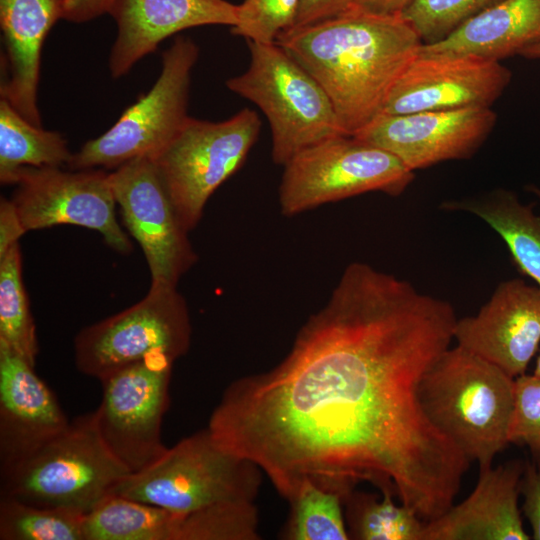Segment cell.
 Returning <instances> with one entry per match:
<instances>
[{
    "instance_id": "9",
    "label": "cell",
    "mask_w": 540,
    "mask_h": 540,
    "mask_svg": "<svg viewBox=\"0 0 540 540\" xmlns=\"http://www.w3.org/2000/svg\"><path fill=\"white\" fill-rule=\"evenodd\" d=\"M191 333L188 305L177 286L151 283L140 301L76 334L75 365L101 381L153 354L175 361L188 352Z\"/></svg>"
},
{
    "instance_id": "6",
    "label": "cell",
    "mask_w": 540,
    "mask_h": 540,
    "mask_svg": "<svg viewBox=\"0 0 540 540\" xmlns=\"http://www.w3.org/2000/svg\"><path fill=\"white\" fill-rule=\"evenodd\" d=\"M247 44L250 64L226 86L266 116L275 164L284 166L302 150L346 135L325 90L290 54L277 43Z\"/></svg>"
},
{
    "instance_id": "8",
    "label": "cell",
    "mask_w": 540,
    "mask_h": 540,
    "mask_svg": "<svg viewBox=\"0 0 540 540\" xmlns=\"http://www.w3.org/2000/svg\"><path fill=\"white\" fill-rule=\"evenodd\" d=\"M283 167L279 205L284 216L366 192L398 196L414 179L393 154L348 135L306 148Z\"/></svg>"
},
{
    "instance_id": "10",
    "label": "cell",
    "mask_w": 540,
    "mask_h": 540,
    "mask_svg": "<svg viewBox=\"0 0 540 540\" xmlns=\"http://www.w3.org/2000/svg\"><path fill=\"white\" fill-rule=\"evenodd\" d=\"M260 129L257 112L249 108L220 122L189 117L153 160L186 231L197 226L210 196L243 165Z\"/></svg>"
},
{
    "instance_id": "17",
    "label": "cell",
    "mask_w": 540,
    "mask_h": 540,
    "mask_svg": "<svg viewBox=\"0 0 540 540\" xmlns=\"http://www.w3.org/2000/svg\"><path fill=\"white\" fill-rule=\"evenodd\" d=\"M238 7L226 0H110L117 36L109 56L113 78L126 75L168 37L204 25L237 23Z\"/></svg>"
},
{
    "instance_id": "15",
    "label": "cell",
    "mask_w": 540,
    "mask_h": 540,
    "mask_svg": "<svg viewBox=\"0 0 540 540\" xmlns=\"http://www.w3.org/2000/svg\"><path fill=\"white\" fill-rule=\"evenodd\" d=\"M496 119L491 107L379 114L353 136L390 152L414 172L471 157Z\"/></svg>"
},
{
    "instance_id": "5",
    "label": "cell",
    "mask_w": 540,
    "mask_h": 540,
    "mask_svg": "<svg viewBox=\"0 0 540 540\" xmlns=\"http://www.w3.org/2000/svg\"><path fill=\"white\" fill-rule=\"evenodd\" d=\"M263 472L220 447L208 428L181 439L110 493L187 515L219 504H255Z\"/></svg>"
},
{
    "instance_id": "12",
    "label": "cell",
    "mask_w": 540,
    "mask_h": 540,
    "mask_svg": "<svg viewBox=\"0 0 540 540\" xmlns=\"http://www.w3.org/2000/svg\"><path fill=\"white\" fill-rule=\"evenodd\" d=\"M11 198L26 231L75 225L100 233L120 254L133 250L117 222L110 173L102 169L63 170L62 167H22L12 181Z\"/></svg>"
},
{
    "instance_id": "31",
    "label": "cell",
    "mask_w": 540,
    "mask_h": 540,
    "mask_svg": "<svg viewBox=\"0 0 540 540\" xmlns=\"http://www.w3.org/2000/svg\"><path fill=\"white\" fill-rule=\"evenodd\" d=\"M299 5L300 0H243L237 5V23L230 31L247 41L275 43L280 34L294 27Z\"/></svg>"
},
{
    "instance_id": "23",
    "label": "cell",
    "mask_w": 540,
    "mask_h": 540,
    "mask_svg": "<svg viewBox=\"0 0 540 540\" xmlns=\"http://www.w3.org/2000/svg\"><path fill=\"white\" fill-rule=\"evenodd\" d=\"M182 517L110 493L84 515V540H175Z\"/></svg>"
},
{
    "instance_id": "27",
    "label": "cell",
    "mask_w": 540,
    "mask_h": 540,
    "mask_svg": "<svg viewBox=\"0 0 540 540\" xmlns=\"http://www.w3.org/2000/svg\"><path fill=\"white\" fill-rule=\"evenodd\" d=\"M84 515L0 497V539L84 540Z\"/></svg>"
},
{
    "instance_id": "40",
    "label": "cell",
    "mask_w": 540,
    "mask_h": 540,
    "mask_svg": "<svg viewBox=\"0 0 540 540\" xmlns=\"http://www.w3.org/2000/svg\"><path fill=\"white\" fill-rule=\"evenodd\" d=\"M534 375L536 376H540V354L537 358V361H536V365H535V369H534Z\"/></svg>"
},
{
    "instance_id": "14",
    "label": "cell",
    "mask_w": 540,
    "mask_h": 540,
    "mask_svg": "<svg viewBox=\"0 0 540 540\" xmlns=\"http://www.w3.org/2000/svg\"><path fill=\"white\" fill-rule=\"evenodd\" d=\"M511 78L500 61L419 51L393 85L380 114L491 107Z\"/></svg>"
},
{
    "instance_id": "37",
    "label": "cell",
    "mask_w": 540,
    "mask_h": 540,
    "mask_svg": "<svg viewBox=\"0 0 540 540\" xmlns=\"http://www.w3.org/2000/svg\"><path fill=\"white\" fill-rule=\"evenodd\" d=\"M414 0H353V8L385 16L402 15Z\"/></svg>"
},
{
    "instance_id": "35",
    "label": "cell",
    "mask_w": 540,
    "mask_h": 540,
    "mask_svg": "<svg viewBox=\"0 0 540 540\" xmlns=\"http://www.w3.org/2000/svg\"><path fill=\"white\" fill-rule=\"evenodd\" d=\"M27 232L11 199L0 200V256Z\"/></svg>"
},
{
    "instance_id": "32",
    "label": "cell",
    "mask_w": 540,
    "mask_h": 540,
    "mask_svg": "<svg viewBox=\"0 0 540 540\" xmlns=\"http://www.w3.org/2000/svg\"><path fill=\"white\" fill-rule=\"evenodd\" d=\"M509 442L527 445L540 458V376L523 374L514 381Z\"/></svg>"
},
{
    "instance_id": "29",
    "label": "cell",
    "mask_w": 540,
    "mask_h": 540,
    "mask_svg": "<svg viewBox=\"0 0 540 540\" xmlns=\"http://www.w3.org/2000/svg\"><path fill=\"white\" fill-rule=\"evenodd\" d=\"M255 504H219L183 515L175 540H257Z\"/></svg>"
},
{
    "instance_id": "16",
    "label": "cell",
    "mask_w": 540,
    "mask_h": 540,
    "mask_svg": "<svg viewBox=\"0 0 540 540\" xmlns=\"http://www.w3.org/2000/svg\"><path fill=\"white\" fill-rule=\"evenodd\" d=\"M454 339L512 378L525 374L540 343V288L501 282L476 315L457 319Z\"/></svg>"
},
{
    "instance_id": "1",
    "label": "cell",
    "mask_w": 540,
    "mask_h": 540,
    "mask_svg": "<svg viewBox=\"0 0 540 540\" xmlns=\"http://www.w3.org/2000/svg\"><path fill=\"white\" fill-rule=\"evenodd\" d=\"M457 319L446 300L352 262L285 358L229 384L207 428L288 502L305 482L342 500L369 482L433 520L454 504L471 463L418 396Z\"/></svg>"
},
{
    "instance_id": "2",
    "label": "cell",
    "mask_w": 540,
    "mask_h": 540,
    "mask_svg": "<svg viewBox=\"0 0 540 540\" xmlns=\"http://www.w3.org/2000/svg\"><path fill=\"white\" fill-rule=\"evenodd\" d=\"M280 45L322 86L353 136L375 117L422 41L401 16L352 8L278 36Z\"/></svg>"
},
{
    "instance_id": "11",
    "label": "cell",
    "mask_w": 540,
    "mask_h": 540,
    "mask_svg": "<svg viewBox=\"0 0 540 540\" xmlns=\"http://www.w3.org/2000/svg\"><path fill=\"white\" fill-rule=\"evenodd\" d=\"M175 361L153 354L102 379V398L94 411L111 452L133 473L155 461L167 447L161 426L169 406Z\"/></svg>"
},
{
    "instance_id": "34",
    "label": "cell",
    "mask_w": 540,
    "mask_h": 540,
    "mask_svg": "<svg viewBox=\"0 0 540 540\" xmlns=\"http://www.w3.org/2000/svg\"><path fill=\"white\" fill-rule=\"evenodd\" d=\"M353 8V0H300L294 28L312 25L341 14Z\"/></svg>"
},
{
    "instance_id": "26",
    "label": "cell",
    "mask_w": 540,
    "mask_h": 540,
    "mask_svg": "<svg viewBox=\"0 0 540 540\" xmlns=\"http://www.w3.org/2000/svg\"><path fill=\"white\" fill-rule=\"evenodd\" d=\"M0 341L35 366L38 340L23 283L19 242L0 256Z\"/></svg>"
},
{
    "instance_id": "39",
    "label": "cell",
    "mask_w": 540,
    "mask_h": 540,
    "mask_svg": "<svg viewBox=\"0 0 540 540\" xmlns=\"http://www.w3.org/2000/svg\"><path fill=\"white\" fill-rule=\"evenodd\" d=\"M527 191L533 193L540 201V188L535 185H529L526 187Z\"/></svg>"
},
{
    "instance_id": "22",
    "label": "cell",
    "mask_w": 540,
    "mask_h": 540,
    "mask_svg": "<svg viewBox=\"0 0 540 540\" xmlns=\"http://www.w3.org/2000/svg\"><path fill=\"white\" fill-rule=\"evenodd\" d=\"M449 211H465L486 222L505 242L513 263L540 288V216L533 203H522L507 189L441 204Z\"/></svg>"
},
{
    "instance_id": "30",
    "label": "cell",
    "mask_w": 540,
    "mask_h": 540,
    "mask_svg": "<svg viewBox=\"0 0 540 540\" xmlns=\"http://www.w3.org/2000/svg\"><path fill=\"white\" fill-rule=\"evenodd\" d=\"M504 0H414L402 17L422 44L441 41L460 25Z\"/></svg>"
},
{
    "instance_id": "4",
    "label": "cell",
    "mask_w": 540,
    "mask_h": 540,
    "mask_svg": "<svg viewBox=\"0 0 540 540\" xmlns=\"http://www.w3.org/2000/svg\"><path fill=\"white\" fill-rule=\"evenodd\" d=\"M130 473L104 442L93 411L0 470V497L86 514Z\"/></svg>"
},
{
    "instance_id": "24",
    "label": "cell",
    "mask_w": 540,
    "mask_h": 540,
    "mask_svg": "<svg viewBox=\"0 0 540 540\" xmlns=\"http://www.w3.org/2000/svg\"><path fill=\"white\" fill-rule=\"evenodd\" d=\"M73 153L57 131L44 130L0 99V182L12 184L22 167L68 166Z\"/></svg>"
},
{
    "instance_id": "21",
    "label": "cell",
    "mask_w": 540,
    "mask_h": 540,
    "mask_svg": "<svg viewBox=\"0 0 540 540\" xmlns=\"http://www.w3.org/2000/svg\"><path fill=\"white\" fill-rule=\"evenodd\" d=\"M539 41L540 0H504L419 51L501 61Z\"/></svg>"
},
{
    "instance_id": "20",
    "label": "cell",
    "mask_w": 540,
    "mask_h": 540,
    "mask_svg": "<svg viewBox=\"0 0 540 540\" xmlns=\"http://www.w3.org/2000/svg\"><path fill=\"white\" fill-rule=\"evenodd\" d=\"M62 15L63 0H0L5 50L1 98L38 127H42L37 103L42 47Z\"/></svg>"
},
{
    "instance_id": "25",
    "label": "cell",
    "mask_w": 540,
    "mask_h": 540,
    "mask_svg": "<svg viewBox=\"0 0 540 540\" xmlns=\"http://www.w3.org/2000/svg\"><path fill=\"white\" fill-rule=\"evenodd\" d=\"M354 489L344 499L345 520L350 539L421 540L424 521L409 507L394 502L395 496Z\"/></svg>"
},
{
    "instance_id": "13",
    "label": "cell",
    "mask_w": 540,
    "mask_h": 540,
    "mask_svg": "<svg viewBox=\"0 0 540 540\" xmlns=\"http://www.w3.org/2000/svg\"><path fill=\"white\" fill-rule=\"evenodd\" d=\"M110 182L123 223L143 251L151 283L177 286L197 254L155 162L133 159L111 172Z\"/></svg>"
},
{
    "instance_id": "7",
    "label": "cell",
    "mask_w": 540,
    "mask_h": 540,
    "mask_svg": "<svg viewBox=\"0 0 540 540\" xmlns=\"http://www.w3.org/2000/svg\"><path fill=\"white\" fill-rule=\"evenodd\" d=\"M199 48L186 37H176L162 54L161 73L152 88L129 106L99 137L73 153L72 170L117 169L140 157L156 159L178 136L188 118L192 69Z\"/></svg>"
},
{
    "instance_id": "33",
    "label": "cell",
    "mask_w": 540,
    "mask_h": 540,
    "mask_svg": "<svg viewBox=\"0 0 540 540\" xmlns=\"http://www.w3.org/2000/svg\"><path fill=\"white\" fill-rule=\"evenodd\" d=\"M519 490L524 497L523 511L530 523L532 538L540 540V470L534 464H524Z\"/></svg>"
},
{
    "instance_id": "19",
    "label": "cell",
    "mask_w": 540,
    "mask_h": 540,
    "mask_svg": "<svg viewBox=\"0 0 540 540\" xmlns=\"http://www.w3.org/2000/svg\"><path fill=\"white\" fill-rule=\"evenodd\" d=\"M520 460L479 469L473 492L424 523L421 540H529L518 507Z\"/></svg>"
},
{
    "instance_id": "28",
    "label": "cell",
    "mask_w": 540,
    "mask_h": 540,
    "mask_svg": "<svg viewBox=\"0 0 540 540\" xmlns=\"http://www.w3.org/2000/svg\"><path fill=\"white\" fill-rule=\"evenodd\" d=\"M289 504L290 514L281 534L283 539H350L339 495L305 482Z\"/></svg>"
},
{
    "instance_id": "18",
    "label": "cell",
    "mask_w": 540,
    "mask_h": 540,
    "mask_svg": "<svg viewBox=\"0 0 540 540\" xmlns=\"http://www.w3.org/2000/svg\"><path fill=\"white\" fill-rule=\"evenodd\" d=\"M34 368L0 341V470L70 423L55 394Z\"/></svg>"
},
{
    "instance_id": "3",
    "label": "cell",
    "mask_w": 540,
    "mask_h": 540,
    "mask_svg": "<svg viewBox=\"0 0 540 540\" xmlns=\"http://www.w3.org/2000/svg\"><path fill=\"white\" fill-rule=\"evenodd\" d=\"M514 381L502 369L457 345L423 375L418 396L424 413L479 469L492 466L509 443Z\"/></svg>"
},
{
    "instance_id": "36",
    "label": "cell",
    "mask_w": 540,
    "mask_h": 540,
    "mask_svg": "<svg viewBox=\"0 0 540 540\" xmlns=\"http://www.w3.org/2000/svg\"><path fill=\"white\" fill-rule=\"evenodd\" d=\"M110 0H63L62 19L82 23L107 12Z\"/></svg>"
},
{
    "instance_id": "38",
    "label": "cell",
    "mask_w": 540,
    "mask_h": 540,
    "mask_svg": "<svg viewBox=\"0 0 540 540\" xmlns=\"http://www.w3.org/2000/svg\"><path fill=\"white\" fill-rule=\"evenodd\" d=\"M519 55L527 59H540V41L527 46Z\"/></svg>"
}]
</instances>
